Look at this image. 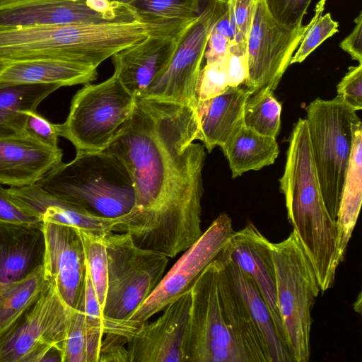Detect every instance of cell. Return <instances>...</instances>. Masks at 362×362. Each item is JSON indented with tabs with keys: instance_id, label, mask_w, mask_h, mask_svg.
I'll return each instance as SVG.
<instances>
[{
	"instance_id": "obj_35",
	"label": "cell",
	"mask_w": 362,
	"mask_h": 362,
	"mask_svg": "<svg viewBox=\"0 0 362 362\" xmlns=\"http://www.w3.org/2000/svg\"><path fill=\"white\" fill-rule=\"evenodd\" d=\"M223 59L206 63L202 68L197 87V101L214 98L229 88Z\"/></svg>"
},
{
	"instance_id": "obj_32",
	"label": "cell",
	"mask_w": 362,
	"mask_h": 362,
	"mask_svg": "<svg viewBox=\"0 0 362 362\" xmlns=\"http://www.w3.org/2000/svg\"><path fill=\"white\" fill-rule=\"evenodd\" d=\"M326 0H319L310 20V25L293 55L290 64L303 62L320 45L338 32V22L331 14L323 15Z\"/></svg>"
},
{
	"instance_id": "obj_44",
	"label": "cell",
	"mask_w": 362,
	"mask_h": 362,
	"mask_svg": "<svg viewBox=\"0 0 362 362\" xmlns=\"http://www.w3.org/2000/svg\"><path fill=\"white\" fill-rule=\"evenodd\" d=\"M9 63L10 62L0 59V75L5 70V69L8 66Z\"/></svg>"
},
{
	"instance_id": "obj_31",
	"label": "cell",
	"mask_w": 362,
	"mask_h": 362,
	"mask_svg": "<svg viewBox=\"0 0 362 362\" xmlns=\"http://www.w3.org/2000/svg\"><path fill=\"white\" fill-rule=\"evenodd\" d=\"M83 246L86 269L89 274L101 310L107 290V259L104 236L78 230Z\"/></svg>"
},
{
	"instance_id": "obj_26",
	"label": "cell",
	"mask_w": 362,
	"mask_h": 362,
	"mask_svg": "<svg viewBox=\"0 0 362 362\" xmlns=\"http://www.w3.org/2000/svg\"><path fill=\"white\" fill-rule=\"evenodd\" d=\"M56 84L28 83L0 86V137L24 134L25 111L35 110Z\"/></svg>"
},
{
	"instance_id": "obj_41",
	"label": "cell",
	"mask_w": 362,
	"mask_h": 362,
	"mask_svg": "<svg viewBox=\"0 0 362 362\" xmlns=\"http://www.w3.org/2000/svg\"><path fill=\"white\" fill-rule=\"evenodd\" d=\"M103 339L98 362H129V356L125 345L127 341L122 336L107 333Z\"/></svg>"
},
{
	"instance_id": "obj_42",
	"label": "cell",
	"mask_w": 362,
	"mask_h": 362,
	"mask_svg": "<svg viewBox=\"0 0 362 362\" xmlns=\"http://www.w3.org/2000/svg\"><path fill=\"white\" fill-rule=\"evenodd\" d=\"M355 25L351 32L339 44L353 60L362 64V12L354 19Z\"/></svg>"
},
{
	"instance_id": "obj_11",
	"label": "cell",
	"mask_w": 362,
	"mask_h": 362,
	"mask_svg": "<svg viewBox=\"0 0 362 362\" xmlns=\"http://www.w3.org/2000/svg\"><path fill=\"white\" fill-rule=\"evenodd\" d=\"M310 23L295 28L281 25L269 15L264 1L257 0L247 39L248 76L243 85L250 95L277 88Z\"/></svg>"
},
{
	"instance_id": "obj_40",
	"label": "cell",
	"mask_w": 362,
	"mask_h": 362,
	"mask_svg": "<svg viewBox=\"0 0 362 362\" xmlns=\"http://www.w3.org/2000/svg\"><path fill=\"white\" fill-rule=\"evenodd\" d=\"M337 95L354 110L362 109V64L349 66L337 86Z\"/></svg>"
},
{
	"instance_id": "obj_9",
	"label": "cell",
	"mask_w": 362,
	"mask_h": 362,
	"mask_svg": "<svg viewBox=\"0 0 362 362\" xmlns=\"http://www.w3.org/2000/svg\"><path fill=\"white\" fill-rule=\"evenodd\" d=\"M74 309L49 284L38 299L0 336V362H41L54 348H60L62 352Z\"/></svg>"
},
{
	"instance_id": "obj_17",
	"label": "cell",
	"mask_w": 362,
	"mask_h": 362,
	"mask_svg": "<svg viewBox=\"0 0 362 362\" xmlns=\"http://www.w3.org/2000/svg\"><path fill=\"white\" fill-rule=\"evenodd\" d=\"M189 28L176 33L150 35L116 52L111 57L114 74L133 95H141L168 67Z\"/></svg>"
},
{
	"instance_id": "obj_39",
	"label": "cell",
	"mask_w": 362,
	"mask_h": 362,
	"mask_svg": "<svg viewBox=\"0 0 362 362\" xmlns=\"http://www.w3.org/2000/svg\"><path fill=\"white\" fill-rule=\"evenodd\" d=\"M257 0H228V9L235 32V41L247 42Z\"/></svg>"
},
{
	"instance_id": "obj_25",
	"label": "cell",
	"mask_w": 362,
	"mask_h": 362,
	"mask_svg": "<svg viewBox=\"0 0 362 362\" xmlns=\"http://www.w3.org/2000/svg\"><path fill=\"white\" fill-rule=\"evenodd\" d=\"M221 149L228 161L233 178L272 165L279 153L276 138L260 134L245 125Z\"/></svg>"
},
{
	"instance_id": "obj_34",
	"label": "cell",
	"mask_w": 362,
	"mask_h": 362,
	"mask_svg": "<svg viewBox=\"0 0 362 362\" xmlns=\"http://www.w3.org/2000/svg\"><path fill=\"white\" fill-rule=\"evenodd\" d=\"M0 223L36 225L43 223L42 217L33 209L13 197L0 184Z\"/></svg>"
},
{
	"instance_id": "obj_8",
	"label": "cell",
	"mask_w": 362,
	"mask_h": 362,
	"mask_svg": "<svg viewBox=\"0 0 362 362\" xmlns=\"http://www.w3.org/2000/svg\"><path fill=\"white\" fill-rule=\"evenodd\" d=\"M136 98L113 74L98 83H87L72 98L69 115L57 124L59 136L77 152L105 151L123 128Z\"/></svg>"
},
{
	"instance_id": "obj_27",
	"label": "cell",
	"mask_w": 362,
	"mask_h": 362,
	"mask_svg": "<svg viewBox=\"0 0 362 362\" xmlns=\"http://www.w3.org/2000/svg\"><path fill=\"white\" fill-rule=\"evenodd\" d=\"M48 285L42 265L18 281L0 283V336L18 320Z\"/></svg>"
},
{
	"instance_id": "obj_5",
	"label": "cell",
	"mask_w": 362,
	"mask_h": 362,
	"mask_svg": "<svg viewBox=\"0 0 362 362\" xmlns=\"http://www.w3.org/2000/svg\"><path fill=\"white\" fill-rule=\"evenodd\" d=\"M103 238L108 269L105 334L127 340L134 332L129 320L162 279L168 257L138 247L127 233L110 232Z\"/></svg>"
},
{
	"instance_id": "obj_46",
	"label": "cell",
	"mask_w": 362,
	"mask_h": 362,
	"mask_svg": "<svg viewBox=\"0 0 362 362\" xmlns=\"http://www.w3.org/2000/svg\"><path fill=\"white\" fill-rule=\"evenodd\" d=\"M225 1H228V0H225Z\"/></svg>"
},
{
	"instance_id": "obj_15",
	"label": "cell",
	"mask_w": 362,
	"mask_h": 362,
	"mask_svg": "<svg viewBox=\"0 0 362 362\" xmlns=\"http://www.w3.org/2000/svg\"><path fill=\"white\" fill-rule=\"evenodd\" d=\"M271 247L272 243L249 222L244 228L233 233L219 255L253 278L268 306L278 335L287 348L277 305L276 275Z\"/></svg>"
},
{
	"instance_id": "obj_33",
	"label": "cell",
	"mask_w": 362,
	"mask_h": 362,
	"mask_svg": "<svg viewBox=\"0 0 362 362\" xmlns=\"http://www.w3.org/2000/svg\"><path fill=\"white\" fill-rule=\"evenodd\" d=\"M62 362H88L84 313L74 309L67 334L62 345Z\"/></svg>"
},
{
	"instance_id": "obj_16",
	"label": "cell",
	"mask_w": 362,
	"mask_h": 362,
	"mask_svg": "<svg viewBox=\"0 0 362 362\" xmlns=\"http://www.w3.org/2000/svg\"><path fill=\"white\" fill-rule=\"evenodd\" d=\"M190 304L189 292L168 304L153 322H143L127 341L129 362H183L182 346Z\"/></svg>"
},
{
	"instance_id": "obj_29",
	"label": "cell",
	"mask_w": 362,
	"mask_h": 362,
	"mask_svg": "<svg viewBox=\"0 0 362 362\" xmlns=\"http://www.w3.org/2000/svg\"><path fill=\"white\" fill-rule=\"evenodd\" d=\"M129 4L148 22L190 21L199 13V0H135Z\"/></svg>"
},
{
	"instance_id": "obj_43",
	"label": "cell",
	"mask_w": 362,
	"mask_h": 362,
	"mask_svg": "<svg viewBox=\"0 0 362 362\" xmlns=\"http://www.w3.org/2000/svg\"><path fill=\"white\" fill-rule=\"evenodd\" d=\"M233 42L227 37L213 30L211 28L204 54L206 63L223 59Z\"/></svg>"
},
{
	"instance_id": "obj_12",
	"label": "cell",
	"mask_w": 362,
	"mask_h": 362,
	"mask_svg": "<svg viewBox=\"0 0 362 362\" xmlns=\"http://www.w3.org/2000/svg\"><path fill=\"white\" fill-rule=\"evenodd\" d=\"M138 20L132 6L115 0H0V30Z\"/></svg>"
},
{
	"instance_id": "obj_30",
	"label": "cell",
	"mask_w": 362,
	"mask_h": 362,
	"mask_svg": "<svg viewBox=\"0 0 362 362\" xmlns=\"http://www.w3.org/2000/svg\"><path fill=\"white\" fill-rule=\"evenodd\" d=\"M78 306L84 313L88 362H98L100 345L105 335L104 322L101 308L87 269Z\"/></svg>"
},
{
	"instance_id": "obj_23",
	"label": "cell",
	"mask_w": 362,
	"mask_h": 362,
	"mask_svg": "<svg viewBox=\"0 0 362 362\" xmlns=\"http://www.w3.org/2000/svg\"><path fill=\"white\" fill-rule=\"evenodd\" d=\"M217 257L223 262L237 291L262 337L270 362H293L288 349L278 335L268 306L253 278L233 262L220 255L219 252Z\"/></svg>"
},
{
	"instance_id": "obj_1",
	"label": "cell",
	"mask_w": 362,
	"mask_h": 362,
	"mask_svg": "<svg viewBox=\"0 0 362 362\" xmlns=\"http://www.w3.org/2000/svg\"><path fill=\"white\" fill-rule=\"evenodd\" d=\"M196 107L136 97L123 128L105 150L130 175L135 195L131 213L116 233L139 247L173 257L202 235V170L206 152L197 140Z\"/></svg>"
},
{
	"instance_id": "obj_36",
	"label": "cell",
	"mask_w": 362,
	"mask_h": 362,
	"mask_svg": "<svg viewBox=\"0 0 362 362\" xmlns=\"http://www.w3.org/2000/svg\"><path fill=\"white\" fill-rule=\"evenodd\" d=\"M272 18L279 25L295 28L303 18L312 0H263Z\"/></svg>"
},
{
	"instance_id": "obj_13",
	"label": "cell",
	"mask_w": 362,
	"mask_h": 362,
	"mask_svg": "<svg viewBox=\"0 0 362 362\" xmlns=\"http://www.w3.org/2000/svg\"><path fill=\"white\" fill-rule=\"evenodd\" d=\"M233 232L230 217L226 213L221 214L163 276L129 321L141 325L168 304L190 292L198 277L216 258Z\"/></svg>"
},
{
	"instance_id": "obj_38",
	"label": "cell",
	"mask_w": 362,
	"mask_h": 362,
	"mask_svg": "<svg viewBox=\"0 0 362 362\" xmlns=\"http://www.w3.org/2000/svg\"><path fill=\"white\" fill-rule=\"evenodd\" d=\"M26 120L24 134L52 148L58 146V125L53 124L35 110L25 112Z\"/></svg>"
},
{
	"instance_id": "obj_45",
	"label": "cell",
	"mask_w": 362,
	"mask_h": 362,
	"mask_svg": "<svg viewBox=\"0 0 362 362\" xmlns=\"http://www.w3.org/2000/svg\"><path fill=\"white\" fill-rule=\"evenodd\" d=\"M115 1H120L122 3H125V4H130L131 2H132L135 0H115Z\"/></svg>"
},
{
	"instance_id": "obj_24",
	"label": "cell",
	"mask_w": 362,
	"mask_h": 362,
	"mask_svg": "<svg viewBox=\"0 0 362 362\" xmlns=\"http://www.w3.org/2000/svg\"><path fill=\"white\" fill-rule=\"evenodd\" d=\"M353 146L343 185L336 224L340 262L345 258L349 242L356 226L362 200V123L353 126Z\"/></svg>"
},
{
	"instance_id": "obj_2",
	"label": "cell",
	"mask_w": 362,
	"mask_h": 362,
	"mask_svg": "<svg viewBox=\"0 0 362 362\" xmlns=\"http://www.w3.org/2000/svg\"><path fill=\"white\" fill-rule=\"evenodd\" d=\"M183 337V362H270L262 337L217 256L198 277Z\"/></svg>"
},
{
	"instance_id": "obj_14",
	"label": "cell",
	"mask_w": 362,
	"mask_h": 362,
	"mask_svg": "<svg viewBox=\"0 0 362 362\" xmlns=\"http://www.w3.org/2000/svg\"><path fill=\"white\" fill-rule=\"evenodd\" d=\"M45 251L42 267L45 278L64 301L76 309L84 285L86 264L78 229L43 221Z\"/></svg>"
},
{
	"instance_id": "obj_37",
	"label": "cell",
	"mask_w": 362,
	"mask_h": 362,
	"mask_svg": "<svg viewBox=\"0 0 362 362\" xmlns=\"http://www.w3.org/2000/svg\"><path fill=\"white\" fill-rule=\"evenodd\" d=\"M223 61L229 87L243 86L248 76L247 42L233 41Z\"/></svg>"
},
{
	"instance_id": "obj_19",
	"label": "cell",
	"mask_w": 362,
	"mask_h": 362,
	"mask_svg": "<svg viewBox=\"0 0 362 362\" xmlns=\"http://www.w3.org/2000/svg\"><path fill=\"white\" fill-rule=\"evenodd\" d=\"M250 95L249 90L240 86L229 87L211 99L197 101V140L202 141L208 152L223 146L244 125V107Z\"/></svg>"
},
{
	"instance_id": "obj_21",
	"label": "cell",
	"mask_w": 362,
	"mask_h": 362,
	"mask_svg": "<svg viewBox=\"0 0 362 362\" xmlns=\"http://www.w3.org/2000/svg\"><path fill=\"white\" fill-rule=\"evenodd\" d=\"M8 191L38 213L43 221L69 226L100 236L114 232L119 223V218H107L91 214L53 196L37 184L10 187Z\"/></svg>"
},
{
	"instance_id": "obj_4",
	"label": "cell",
	"mask_w": 362,
	"mask_h": 362,
	"mask_svg": "<svg viewBox=\"0 0 362 362\" xmlns=\"http://www.w3.org/2000/svg\"><path fill=\"white\" fill-rule=\"evenodd\" d=\"M53 196L97 216H124L135 206L130 175L123 162L105 151L77 152L37 183Z\"/></svg>"
},
{
	"instance_id": "obj_20",
	"label": "cell",
	"mask_w": 362,
	"mask_h": 362,
	"mask_svg": "<svg viewBox=\"0 0 362 362\" xmlns=\"http://www.w3.org/2000/svg\"><path fill=\"white\" fill-rule=\"evenodd\" d=\"M42 223H0V283L18 281L42 265Z\"/></svg>"
},
{
	"instance_id": "obj_10",
	"label": "cell",
	"mask_w": 362,
	"mask_h": 362,
	"mask_svg": "<svg viewBox=\"0 0 362 362\" xmlns=\"http://www.w3.org/2000/svg\"><path fill=\"white\" fill-rule=\"evenodd\" d=\"M228 1L199 0L198 18L184 33L165 70L138 97L153 98L196 107L197 87L208 38Z\"/></svg>"
},
{
	"instance_id": "obj_7",
	"label": "cell",
	"mask_w": 362,
	"mask_h": 362,
	"mask_svg": "<svg viewBox=\"0 0 362 362\" xmlns=\"http://www.w3.org/2000/svg\"><path fill=\"white\" fill-rule=\"evenodd\" d=\"M313 160L325 204L336 221L353 146L356 110L337 95L319 98L305 108Z\"/></svg>"
},
{
	"instance_id": "obj_28",
	"label": "cell",
	"mask_w": 362,
	"mask_h": 362,
	"mask_svg": "<svg viewBox=\"0 0 362 362\" xmlns=\"http://www.w3.org/2000/svg\"><path fill=\"white\" fill-rule=\"evenodd\" d=\"M281 105L274 90L263 88L250 95L243 112L244 125L267 136L276 138L281 127Z\"/></svg>"
},
{
	"instance_id": "obj_6",
	"label": "cell",
	"mask_w": 362,
	"mask_h": 362,
	"mask_svg": "<svg viewBox=\"0 0 362 362\" xmlns=\"http://www.w3.org/2000/svg\"><path fill=\"white\" fill-rule=\"evenodd\" d=\"M277 305L293 362L310 357L311 310L320 291L313 267L295 230L271 247Z\"/></svg>"
},
{
	"instance_id": "obj_18",
	"label": "cell",
	"mask_w": 362,
	"mask_h": 362,
	"mask_svg": "<svg viewBox=\"0 0 362 362\" xmlns=\"http://www.w3.org/2000/svg\"><path fill=\"white\" fill-rule=\"evenodd\" d=\"M62 156L60 148H50L25 134L0 137V184H36L62 162Z\"/></svg>"
},
{
	"instance_id": "obj_22",
	"label": "cell",
	"mask_w": 362,
	"mask_h": 362,
	"mask_svg": "<svg viewBox=\"0 0 362 362\" xmlns=\"http://www.w3.org/2000/svg\"><path fill=\"white\" fill-rule=\"evenodd\" d=\"M98 67L62 59H33L10 62L0 75V86L49 83L62 86L87 84L98 76Z\"/></svg>"
},
{
	"instance_id": "obj_3",
	"label": "cell",
	"mask_w": 362,
	"mask_h": 362,
	"mask_svg": "<svg viewBox=\"0 0 362 362\" xmlns=\"http://www.w3.org/2000/svg\"><path fill=\"white\" fill-rule=\"evenodd\" d=\"M279 183L288 219L313 265L324 293L334 286L341 264L338 231L324 202L305 119L299 118L293 125Z\"/></svg>"
}]
</instances>
